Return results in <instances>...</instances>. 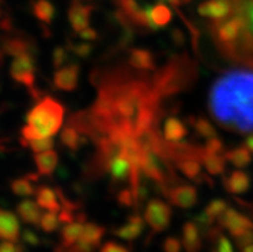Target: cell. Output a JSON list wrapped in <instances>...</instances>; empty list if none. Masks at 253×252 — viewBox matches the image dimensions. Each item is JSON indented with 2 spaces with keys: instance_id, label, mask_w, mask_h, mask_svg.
I'll return each mask as SVG.
<instances>
[{
  "instance_id": "1",
  "label": "cell",
  "mask_w": 253,
  "mask_h": 252,
  "mask_svg": "<svg viewBox=\"0 0 253 252\" xmlns=\"http://www.w3.org/2000/svg\"><path fill=\"white\" fill-rule=\"evenodd\" d=\"M99 83L98 98L87 111L70 117L68 124L93 141L100 137L131 135L158 128L161 99L152 80L126 68H115L93 76Z\"/></svg>"
},
{
  "instance_id": "2",
  "label": "cell",
  "mask_w": 253,
  "mask_h": 252,
  "mask_svg": "<svg viewBox=\"0 0 253 252\" xmlns=\"http://www.w3.org/2000/svg\"><path fill=\"white\" fill-rule=\"evenodd\" d=\"M209 108L228 130L253 133V67L235 68L218 77L210 90Z\"/></svg>"
},
{
  "instance_id": "3",
  "label": "cell",
  "mask_w": 253,
  "mask_h": 252,
  "mask_svg": "<svg viewBox=\"0 0 253 252\" xmlns=\"http://www.w3.org/2000/svg\"><path fill=\"white\" fill-rule=\"evenodd\" d=\"M64 107L61 102L51 97L38 99L36 103L26 116V126L21 134L22 139H38V138L53 137L63 125Z\"/></svg>"
},
{
  "instance_id": "4",
  "label": "cell",
  "mask_w": 253,
  "mask_h": 252,
  "mask_svg": "<svg viewBox=\"0 0 253 252\" xmlns=\"http://www.w3.org/2000/svg\"><path fill=\"white\" fill-rule=\"evenodd\" d=\"M196 77L194 64L188 57L172 58L165 67L157 71L152 84L160 98L184 92L189 88Z\"/></svg>"
},
{
  "instance_id": "5",
  "label": "cell",
  "mask_w": 253,
  "mask_h": 252,
  "mask_svg": "<svg viewBox=\"0 0 253 252\" xmlns=\"http://www.w3.org/2000/svg\"><path fill=\"white\" fill-rule=\"evenodd\" d=\"M36 62L34 54H21L13 58L9 74L17 84H21L29 89L34 99H40L42 93L35 86Z\"/></svg>"
},
{
  "instance_id": "6",
  "label": "cell",
  "mask_w": 253,
  "mask_h": 252,
  "mask_svg": "<svg viewBox=\"0 0 253 252\" xmlns=\"http://www.w3.org/2000/svg\"><path fill=\"white\" fill-rule=\"evenodd\" d=\"M172 216V210L165 201L153 198L148 202L144 211L145 221L154 232H164L169 228Z\"/></svg>"
},
{
  "instance_id": "7",
  "label": "cell",
  "mask_w": 253,
  "mask_h": 252,
  "mask_svg": "<svg viewBox=\"0 0 253 252\" xmlns=\"http://www.w3.org/2000/svg\"><path fill=\"white\" fill-rule=\"evenodd\" d=\"M217 220L220 227L228 229L235 238L246 233L247 230L253 229L252 221L233 208H226Z\"/></svg>"
},
{
  "instance_id": "8",
  "label": "cell",
  "mask_w": 253,
  "mask_h": 252,
  "mask_svg": "<svg viewBox=\"0 0 253 252\" xmlns=\"http://www.w3.org/2000/svg\"><path fill=\"white\" fill-rule=\"evenodd\" d=\"M79 75L80 66L77 63H71L68 66H62L57 68L53 76V85L58 90L63 92H74L79 85Z\"/></svg>"
},
{
  "instance_id": "9",
  "label": "cell",
  "mask_w": 253,
  "mask_h": 252,
  "mask_svg": "<svg viewBox=\"0 0 253 252\" xmlns=\"http://www.w3.org/2000/svg\"><path fill=\"white\" fill-rule=\"evenodd\" d=\"M169 201L180 208H190L197 203V189L189 184H181L169 188L165 193Z\"/></svg>"
},
{
  "instance_id": "10",
  "label": "cell",
  "mask_w": 253,
  "mask_h": 252,
  "mask_svg": "<svg viewBox=\"0 0 253 252\" xmlns=\"http://www.w3.org/2000/svg\"><path fill=\"white\" fill-rule=\"evenodd\" d=\"M94 6L91 4H84L83 0H72L68 8L67 16L74 31L80 32L86 29L90 22V14L93 12Z\"/></svg>"
},
{
  "instance_id": "11",
  "label": "cell",
  "mask_w": 253,
  "mask_h": 252,
  "mask_svg": "<svg viewBox=\"0 0 253 252\" xmlns=\"http://www.w3.org/2000/svg\"><path fill=\"white\" fill-rule=\"evenodd\" d=\"M233 12V0H206L198 5L199 16L218 21L230 16Z\"/></svg>"
},
{
  "instance_id": "12",
  "label": "cell",
  "mask_w": 253,
  "mask_h": 252,
  "mask_svg": "<svg viewBox=\"0 0 253 252\" xmlns=\"http://www.w3.org/2000/svg\"><path fill=\"white\" fill-rule=\"evenodd\" d=\"M103 172H108L113 182H125L130 180L131 175V163L122 153H116L106 162Z\"/></svg>"
},
{
  "instance_id": "13",
  "label": "cell",
  "mask_w": 253,
  "mask_h": 252,
  "mask_svg": "<svg viewBox=\"0 0 253 252\" xmlns=\"http://www.w3.org/2000/svg\"><path fill=\"white\" fill-rule=\"evenodd\" d=\"M1 50L5 54L17 57L21 54H34L36 53V45L30 38L26 36H8L1 43Z\"/></svg>"
},
{
  "instance_id": "14",
  "label": "cell",
  "mask_w": 253,
  "mask_h": 252,
  "mask_svg": "<svg viewBox=\"0 0 253 252\" xmlns=\"http://www.w3.org/2000/svg\"><path fill=\"white\" fill-rule=\"evenodd\" d=\"M21 238L19 221L17 215L12 211L4 210L0 207V240L18 242Z\"/></svg>"
},
{
  "instance_id": "15",
  "label": "cell",
  "mask_w": 253,
  "mask_h": 252,
  "mask_svg": "<svg viewBox=\"0 0 253 252\" xmlns=\"http://www.w3.org/2000/svg\"><path fill=\"white\" fill-rule=\"evenodd\" d=\"M197 160L206 167L210 175H221L226 167V160L224 154L210 153L205 148H199Z\"/></svg>"
},
{
  "instance_id": "16",
  "label": "cell",
  "mask_w": 253,
  "mask_h": 252,
  "mask_svg": "<svg viewBox=\"0 0 253 252\" xmlns=\"http://www.w3.org/2000/svg\"><path fill=\"white\" fill-rule=\"evenodd\" d=\"M144 229V220L139 214H134L127 217V223L120 228L113 229V234L122 240L131 242L135 238H138Z\"/></svg>"
},
{
  "instance_id": "17",
  "label": "cell",
  "mask_w": 253,
  "mask_h": 252,
  "mask_svg": "<svg viewBox=\"0 0 253 252\" xmlns=\"http://www.w3.org/2000/svg\"><path fill=\"white\" fill-rule=\"evenodd\" d=\"M175 165L177 166V169L183 172L184 175L186 176L190 180H194L197 183L210 182V178L202 174V169H201V162H199L197 158H193V157H183V158H179V160L173 161Z\"/></svg>"
},
{
  "instance_id": "18",
  "label": "cell",
  "mask_w": 253,
  "mask_h": 252,
  "mask_svg": "<svg viewBox=\"0 0 253 252\" xmlns=\"http://www.w3.org/2000/svg\"><path fill=\"white\" fill-rule=\"evenodd\" d=\"M145 9H147L148 16H149V19H151L153 31H157L161 27L167 26L171 22V19H172V13H171L170 8L164 1H160L156 5H147Z\"/></svg>"
},
{
  "instance_id": "19",
  "label": "cell",
  "mask_w": 253,
  "mask_h": 252,
  "mask_svg": "<svg viewBox=\"0 0 253 252\" xmlns=\"http://www.w3.org/2000/svg\"><path fill=\"white\" fill-rule=\"evenodd\" d=\"M16 210L17 215L23 223L38 227L40 217H42V207L39 206L38 202H34L32 200L26 198L17 204Z\"/></svg>"
},
{
  "instance_id": "20",
  "label": "cell",
  "mask_w": 253,
  "mask_h": 252,
  "mask_svg": "<svg viewBox=\"0 0 253 252\" xmlns=\"http://www.w3.org/2000/svg\"><path fill=\"white\" fill-rule=\"evenodd\" d=\"M58 153L53 150L44 151L40 153H35L34 161L38 167V174L42 176H50L55 171L58 165Z\"/></svg>"
},
{
  "instance_id": "21",
  "label": "cell",
  "mask_w": 253,
  "mask_h": 252,
  "mask_svg": "<svg viewBox=\"0 0 253 252\" xmlns=\"http://www.w3.org/2000/svg\"><path fill=\"white\" fill-rule=\"evenodd\" d=\"M128 64L134 68L143 71L156 70L154 57L147 49L131 48L128 49Z\"/></svg>"
},
{
  "instance_id": "22",
  "label": "cell",
  "mask_w": 253,
  "mask_h": 252,
  "mask_svg": "<svg viewBox=\"0 0 253 252\" xmlns=\"http://www.w3.org/2000/svg\"><path fill=\"white\" fill-rule=\"evenodd\" d=\"M186 134H188L186 126L180 118L175 117V116L166 118L164 125L165 141L170 142V143H177V142L183 141Z\"/></svg>"
},
{
  "instance_id": "23",
  "label": "cell",
  "mask_w": 253,
  "mask_h": 252,
  "mask_svg": "<svg viewBox=\"0 0 253 252\" xmlns=\"http://www.w3.org/2000/svg\"><path fill=\"white\" fill-rule=\"evenodd\" d=\"M36 202L42 208L46 211H53V212H59L62 206L58 202L57 192H54L48 185H40L36 188L35 192Z\"/></svg>"
},
{
  "instance_id": "24",
  "label": "cell",
  "mask_w": 253,
  "mask_h": 252,
  "mask_svg": "<svg viewBox=\"0 0 253 252\" xmlns=\"http://www.w3.org/2000/svg\"><path fill=\"white\" fill-rule=\"evenodd\" d=\"M224 187L226 188V191L230 192V193H235V195H239V193H244L250 188L251 179L250 176L243 171H233L229 176H225L224 179Z\"/></svg>"
},
{
  "instance_id": "25",
  "label": "cell",
  "mask_w": 253,
  "mask_h": 252,
  "mask_svg": "<svg viewBox=\"0 0 253 252\" xmlns=\"http://www.w3.org/2000/svg\"><path fill=\"white\" fill-rule=\"evenodd\" d=\"M184 249L189 252H197L202 249V240L199 234V228L196 223L188 221L183 227Z\"/></svg>"
},
{
  "instance_id": "26",
  "label": "cell",
  "mask_w": 253,
  "mask_h": 252,
  "mask_svg": "<svg viewBox=\"0 0 253 252\" xmlns=\"http://www.w3.org/2000/svg\"><path fill=\"white\" fill-rule=\"evenodd\" d=\"M84 230V225L83 223L80 221H77V223H68L66 224L62 229L61 233V247L58 250H67L68 247H71L72 245L77 242V241L81 238V234H83Z\"/></svg>"
},
{
  "instance_id": "27",
  "label": "cell",
  "mask_w": 253,
  "mask_h": 252,
  "mask_svg": "<svg viewBox=\"0 0 253 252\" xmlns=\"http://www.w3.org/2000/svg\"><path fill=\"white\" fill-rule=\"evenodd\" d=\"M32 13L40 22L51 25L55 17V8L49 0H35L32 1Z\"/></svg>"
},
{
  "instance_id": "28",
  "label": "cell",
  "mask_w": 253,
  "mask_h": 252,
  "mask_svg": "<svg viewBox=\"0 0 253 252\" xmlns=\"http://www.w3.org/2000/svg\"><path fill=\"white\" fill-rule=\"evenodd\" d=\"M61 142L64 147H67L71 151L80 150L83 144L86 143L85 138L81 135V133L77 130L75 126L68 124L61 133Z\"/></svg>"
},
{
  "instance_id": "29",
  "label": "cell",
  "mask_w": 253,
  "mask_h": 252,
  "mask_svg": "<svg viewBox=\"0 0 253 252\" xmlns=\"http://www.w3.org/2000/svg\"><path fill=\"white\" fill-rule=\"evenodd\" d=\"M104 233H106V228L104 227H100V225L95 223H86L84 225L80 241L89 243V245H91V246L96 249V247H99Z\"/></svg>"
},
{
  "instance_id": "30",
  "label": "cell",
  "mask_w": 253,
  "mask_h": 252,
  "mask_svg": "<svg viewBox=\"0 0 253 252\" xmlns=\"http://www.w3.org/2000/svg\"><path fill=\"white\" fill-rule=\"evenodd\" d=\"M225 160L229 161L235 167H246L251 162V153L247 146L234 148L224 153Z\"/></svg>"
},
{
  "instance_id": "31",
  "label": "cell",
  "mask_w": 253,
  "mask_h": 252,
  "mask_svg": "<svg viewBox=\"0 0 253 252\" xmlns=\"http://www.w3.org/2000/svg\"><path fill=\"white\" fill-rule=\"evenodd\" d=\"M32 182H34V179L30 175L14 179L10 183V191L18 197H31V196L35 195L36 192V188L34 187Z\"/></svg>"
},
{
  "instance_id": "32",
  "label": "cell",
  "mask_w": 253,
  "mask_h": 252,
  "mask_svg": "<svg viewBox=\"0 0 253 252\" xmlns=\"http://www.w3.org/2000/svg\"><path fill=\"white\" fill-rule=\"evenodd\" d=\"M189 124L192 125L197 134L203 138H212L216 137V129L212 126L211 122L205 117H196V116H190Z\"/></svg>"
},
{
  "instance_id": "33",
  "label": "cell",
  "mask_w": 253,
  "mask_h": 252,
  "mask_svg": "<svg viewBox=\"0 0 253 252\" xmlns=\"http://www.w3.org/2000/svg\"><path fill=\"white\" fill-rule=\"evenodd\" d=\"M21 143H22L23 147L30 148L34 153H40L44 151L53 150V147H54V141L51 139V137L38 138V139H30V141H26V139L21 138Z\"/></svg>"
},
{
  "instance_id": "34",
  "label": "cell",
  "mask_w": 253,
  "mask_h": 252,
  "mask_svg": "<svg viewBox=\"0 0 253 252\" xmlns=\"http://www.w3.org/2000/svg\"><path fill=\"white\" fill-rule=\"evenodd\" d=\"M57 214L58 212H53V211H48L46 214H42L38 227L42 232H45V233H53V232H55L62 224Z\"/></svg>"
},
{
  "instance_id": "35",
  "label": "cell",
  "mask_w": 253,
  "mask_h": 252,
  "mask_svg": "<svg viewBox=\"0 0 253 252\" xmlns=\"http://www.w3.org/2000/svg\"><path fill=\"white\" fill-rule=\"evenodd\" d=\"M226 208H228L226 202L222 201V200H213V201L210 202V203L207 204V207L205 208V214L215 221L216 219H218V217L224 214V211L226 210Z\"/></svg>"
},
{
  "instance_id": "36",
  "label": "cell",
  "mask_w": 253,
  "mask_h": 252,
  "mask_svg": "<svg viewBox=\"0 0 253 252\" xmlns=\"http://www.w3.org/2000/svg\"><path fill=\"white\" fill-rule=\"evenodd\" d=\"M115 3L116 5L119 6V9L125 14L126 18L128 19V22H130V18L134 16L135 13L140 9L136 0H115Z\"/></svg>"
},
{
  "instance_id": "37",
  "label": "cell",
  "mask_w": 253,
  "mask_h": 252,
  "mask_svg": "<svg viewBox=\"0 0 253 252\" xmlns=\"http://www.w3.org/2000/svg\"><path fill=\"white\" fill-rule=\"evenodd\" d=\"M117 202H119L120 206H124V207H135L138 208V204H136V198H135L134 192L131 188H125L120 191L117 193Z\"/></svg>"
},
{
  "instance_id": "38",
  "label": "cell",
  "mask_w": 253,
  "mask_h": 252,
  "mask_svg": "<svg viewBox=\"0 0 253 252\" xmlns=\"http://www.w3.org/2000/svg\"><path fill=\"white\" fill-rule=\"evenodd\" d=\"M68 45V50L72 51L75 55H77V57H87V55H90V53L93 51V45L89 44V43H80V44H75V43L72 42H68L67 43Z\"/></svg>"
},
{
  "instance_id": "39",
  "label": "cell",
  "mask_w": 253,
  "mask_h": 252,
  "mask_svg": "<svg viewBox=\"0 0 253 252\" xmlns=\"http://www.w3.org/2000/svg\"><path fill=\"white\" fill-rule=\"evenodd\" d=\"M203 148H205L207 152H210V153H215V154H224V151H225L224 143H222L221 139H218L217 137L209 138Z\"/></svg>"
},
{
  "instance_id": "40",
  "label": "cell",
  "mask_w": 253,
  "mask_h": 252,
  "mask_svg": "<svg viewBox=\"0 0 253 252\" xmlns=\"http://www.w3.org/2000/svg\"><path fill=\"white\" fill-rule=\"evenodd\" d=\"M68 59V53L67 49L64 47H57V48L53 50V58H51V63H53V67L59 68L64 64V62Z\"/></svg>"
},
{
  "instance_id": "41",
  "label": "cell",
  "mask_w": 253,
  "mask_h": 252,
  "mask_svg": "<svg viewBox=\"0 0 253 252\" xmlns=\"http://www.w3.org/2000/svg\"><path fill=\"white\" fill-rule=\"evenodd\" d=\"M21 238H22V242L26 243V245H29V246L36 247L40 245V237L36 233H34L32 230L26 229L22 233V236H21Z\"/></svg>"
},
{
  "instance_id": "42",
  "label": "cell",
  "mask_w": 253,
  "mask_h": 252,
  "mask_svg": "<svg viewBox=\"0 0 253 252\" xmlns=\"http://www.w3.org/2000/svg\"><path fill=\"white\" fill-rule=\"evenodd\" d=\"M164 250L166 252H179L181 250V243L175 237H167L164 243Z\"/></svg>"
},
{
  "instance_id": "43",
  "label": "cell",
  "mask_w": 253,
  "mask_h": 252,
  "mask_svg": "<svg viewBox=\"0 0 253 252\" xmlns=\"http://www.w3.org/2000/svg\"><path fill=\"white\" fill-rule=\"evenodd\" d=\"M25 251V247L22 245H17V242H10V241H3L0 243V252H18Z\"/></svg>"
},
{
  "instance_id": "44",
  "label": "cell",
  "mask_w": 253,
  "mask_h": 252,
  "mask_svg": "<svg viewBox=\"0 0 253 252\" xmlns=\"http://www.w3.org/2000/svg\"><path fill=\"white\" fill-rule=\"evenodd\" d=\"M128 249L125 246H122L120 243L116 242H107L100 247V252H127Z\"/></svg>"
},
{
  "instance_id": "45",
  "label": "cell",
  "mask_w": 253,
  "mask_h": 252,
  "mask_svg": "<svg viewBox=\"0 0 253 252\" xmlns=\"http://www.w3.org/2000/svg\"><path fill=\"white\" fill-rule=\"evenodd\" d=\"M79 35H80V38L83 39V40H87V42H93V40H96V39L99 38L98 31L91 29V27H86V29L81 30V31L79 32Z\"/></svg>"
},
{
  "instance_id": "46",
  "label": "cell",
  "mask_w": 253,
  "mask_h": 252,
  "mask_svg": "<svg viewBox=\"0 0 253 252\" xmlns=\"http://www.w3.org/2000/svg\"><path fill=\"white\" fill-rule=\"evenodd\" d=\"M171 39H172L173 44L177 45V47H181V45L185 43V36H184V32L180 29H173L171 31Z\"/></svg>"
},
{
  "instance_id": "47",
  "label": "cell",
  "mask_w": 253,
  "mask_h": 252,
  "mask_svg": "<svg viewBox=\"0 0 253 252\" xmlns=\"http://www.w3.org/2000/svg\"><path fill=\"white\" fill-rule=\"evenodd\" d=\"M158 1H164V3H169L172 6H180L181 5V1L180 0H158Z\"/></svg>"
},
{
  "instance_id": "48",
  "label": "cell",
  "mask_w": 253,
  "mask_h": 252,
  "mask_svg": "<svg viewBox=\"0 0 253 252\" xmlns=\"http://www.w3.org/2000/svg\"><path fill=\"white\" fill-rule=\"evenodd\" d=\"M247 147H248V150L252 151V152H253V135L248 137V139H247Z\"/></svg>"
},
{
  "instance_id": "49",
  "label": "cell",
  "mask_w": 253,
  "mask_h": 252,
  "mask_svg": "<svg viewBox=\"0 0 253 252\" xmlns=\"http://www.w3.org/2000/svg\"><path fill=\"white\" fill-rule=\"evenodd\" d=\"M180 1H181V5H183V4H188V3H190V1H192V0H180Z\"/></svg>"
},
{
  "instance_id": "50",
  "label": "cell",
  "mask_w": 253,
  "mask_h": 252,
  "mask_svg": "<svg viewBox=\"0 0 253 252\" xmlns=\"http://www.w3.org/2000/svg\"><path fill=\"white\" fill-rule=\"evenodd\" d=\"M1 8H3V0H0V17H1Z\"/></svg>"
},
{
  "instance_id": "51",
  "label": "cell",
  "mask_w": 253,
  "mask_h": 252,
  "mask_svg": "<svg viewBox=\"0 0 253 252\" xmlns=\"http://www.w3.org/2000/svg\"><path fill=\"white\" fill-rule=\"evenodd\" d=\"M5 141H6V139H0V144L3 143V142H5Z\"/></svg>"
}]
</instances>
